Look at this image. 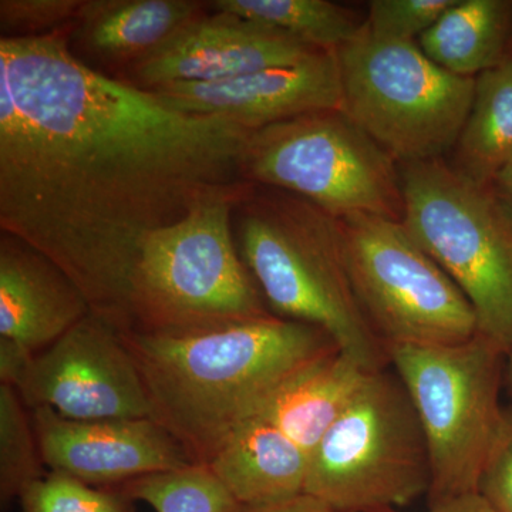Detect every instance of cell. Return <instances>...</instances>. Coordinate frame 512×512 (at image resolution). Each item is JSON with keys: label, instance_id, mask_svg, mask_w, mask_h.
Returning <instances> with one entry per match:
<instances>
[{"label": "cell", "instance_id": "cell-1", "mask_svg": "<svg viewBox=\"0 0 512 512\" xmlns=\"http://www.w3.org/2000/svg\"><path fill=\"white\" fill-rule=\"evenodd\" d=\"M254 133L97 72L64 32L0 37V229L120 332L143 242L205 202L242 200Z\"/></svg>", "mask_w": 512, "mask_h": 512}, {"label": "cell", "instance_id": "cell-2", "mask_svg": "<svg viewBox=\"0 0 512 512\" xmlns=\"http://www.w3.org/2000/svg\"><path fill=\"white\" fill-rule=\"evenodd\" d=\"M121 339L136 363L151 419L195 464L210 463L296 370L338 348L322 329L272 313L183 335L128 330Z\"/></svg>", "mask_w": 512, "mask_h": 512}, {"label": "cell", "instance_id": "cell-3", "mask_svg": "<svg viewBox=\"0 0 512 512\" xmlns=\"http://www.w3.org/2000/svg\"><path fill=\"white\" fill-rule=\"evenodd\" d=\"M238 211V249L276 316L328 333L369 372L389 362L350 284L338 218L274 188H252Z\"/></svg>", "mask_w": 512, "mask_h": 512}, {"label": "cell", "instance_id": "cell-4", "mask_svg": "<svg viewBox=\"0 0 512 512\" xmlns=\"http://www.w3.org/2000/svg\"><path fill=\"white\" fill-rule=\"evenodd\" d=\"M241 201L205 202L148 235L131 278L130 330L183 335L271 315L235 244Z\"/></svg>", "mask_w": 512, "mask_h": 512}, {"label": "cell", "instance_id": "cell-5", "mask_svg": "<svg viewBox=\"0 0 512 512\" xmlns=\"http://www.w3.org/2000/svg\"><path fill=\"white\" fill-rule=\"evenodd\" d=\"M336 56L340 110L397 164L437 160L456 146L476 77L447 72L417 42L382 39L366 25Z\"/></svg>", "mask_w": 512, "mask_h": 512}, {"label": "cell", "instance_id": "cell-6", "mask_svg": "<svg viewBox=\"0 0 512 512\" xmlns=\"http://www.w3.org/2000/svg\"><path fill=\"white\" fill-rule=\"evenodd\" d=\"M403 224L466 295L478 333L512 352V225L490 188L443 158L399 164Z\"/></svg>", "mask_w": 512, "mask_h": 512}, {"label": "cell", "instance_id": "cell-7", "mask_svg": "<svg viewBox=\"0 0 512 512\" xmlns=\"http://www.w3.org/2000/svg\"><path fill=\"white\" fill-rule=\"evenodd\" d=\"M386 352L426 439L429 507L478 494L503 420L500 389L507 356L480 333L456 345H390Z\"/></svg>", "mask_w": 512, "mask_h": 512}, {"label": "cell", "instance_id": "cell-8", "mask_svg": "<svg viewBox=\"0 0 512 512\" xmlns=\"http://www.w3.org/2000/svg\"><path fill=\"white\" fill-rule=\"evenodd\" d=\"M426 439L396 373H370L309 454L305 494L335 512L399 510L429 493Z\"/></svg>", "mask_w": 512, "mask_h": 512}, {"label": "cell", "instance_id": "cell-9", "mask_svg": "<svg viewBox=\"0 0 512 512\" xmlns=\"http://www.w3.org/2000/svg\"><path fill=\"white\" fill-rule=\"evenodd\" d=\"M249 183L289 192L326 214L403 221L399 164L342 110L261 128L242 158Z\"/></svg>", "mask_w": 512, "mask_h": 512}, {"label": "cell", "instance_id": "cell-10", "mask_svg": "<svg viewBox=\"0 0 512 512\" xmlns=\"http://www.w3.org/2000/svg\"><path fill=\"white\" fill-rule=\"evenodd\" d=\"M350 284L373 332L390 345H456L478 333L473 306L403 221L339 218Z\"/></svg>", "mask_w": 512, "mask_h": 512}, {"label": "cell", "instance_id": "cell-11", "mask_svg": "<svg viewBox=\"0 0 512 512\" xmlns=\"http://www.w3.org/2000/svg\"><path fill=\"white\" fill-rule=\"evenodd\" d=\"M13 389L29 409L49 407L70 420L151 419L120 330L93 312L36 353Z\"/></svg>", "mask_w": 512, "mask_h": 512}, {"label": "cell", "instance_id": "cell-12", "mask_svg": "<svg viewBox=\"0 0 512 512\" xmlns=\"http://www.w3.org/2000/svg\"><path fill=\"white\" fill-rule=\"evenodd\" d=\"M212 12L195 16L163 45L131 64L136 86L151 90L174 83L220 82L323 52L271 26Z\"/></svg>", "mask_w": 512, "mask_h": 512}, {"label": "cell", "instance_id": "cell-13", "mask_svg": "<svg viewBox=\"0 0 512 512\" xmlns=\"http://www.w3.org/2000/svg\"><path fill=\"white\" fill-rule=\"evenodd\" d=\"M150 92L181 113L221 117L249 131L305 114L342 109L338 56L332 50L234 79L167 84Z\"/></svg>", "mask_w": 512, "mask_h": 512}, {"label": "cell", "instance_id": "cell-14", "mask_svg": "<svg viewBox=\"0 0 512 512\" xmlns=\"http://www.w3.org/2000/svg\"><path fill=\"white\" fill-rule=\"evenodd\" d=\"M30 410L46 467L83 483L116 487L192 464L153 419L79 421L49 407Z\"/></svg>", "mask_w": 512, "mask_h": 512}, {"label": "cell", "instance_id": "cell-15", "mask_svg": "<svg viewBox=\"0 0 512 512\" xmlns=\"http://www.w3.org/2000/svg\"><path fill=\"white\" fill-rule=\"evenodd\" d=\"M89 313L86 296L50 259L0 234V338L36 355Z\"/></svg>", "mask_w": 512, "mask_h": 512}, {"label": "cell", "instance_id": "cell-16", "mask_svg": "<svg viewBox=\"0 0 512 512\" xmlns=\"http://www.w3.org/2000/svg\"><path fill=\"white\" fill-rule=\"evenodd\" d=\"M208 466L241 507L305 494L309 454L271 423L252 417L225 440Z\"/></svg>", "mask_w": 512, "mask_h": 512}, {"label": "cell", "instance_id": "cell-17", "mask_svg": "<svg viewBox=\"0 0 512 512\" xmlns=\"http://www.w3.org/2000/svg\"><path fill=\"white\" fill-rule=\"evenodd\" d=\"M370 373L342 350H329L288 377L255 417L268 421L311 454Z\"/></svg>", "mask_w": 512, "mask_h": 512}, {"label": "cell", "instance_id": "cell-18", "mask_svg": "<svg viewBox=\"0 0 512 512\" xmlns=\"http://www.w3.org/2000/svg\"><path fill=\"white\" fill-rule=\"evenodd\" d=\"M202 5L194 0H86L73 37L94 56L133 64L200 15Z\"/></svg>", "mask_w": 512, "mask_h": 512}, {"label": "cell", "instance_id": "cell-19", "mask_svg": "<svg viewBox=\"0 0 512 512\" xmlns=\"http://www.w3.org/2000/svg\"><path fill=\"white\" fill-rule=\"evenodd\" d=\"M511 42V0H456L417 45L447 72L477 77L510 55Z\"/></svg>", "mask_w": 512, "mask_h": 512}, {"label": "cell", "instance_id": "cell-20", "mask_svg": "<svg viewBox=\"0 0 512 512\" xmlns=\"http://www.w3.org/2000/svg\"><path fill=\"white\" fill-rule=\"evenodd\" d=\"M512 160V53L476 77L470 113L456 146L454 170L488 187Z\"/></svg>", "mask_w": 512, "mask_h": 512}, {"label": "cell", "instance_id": "cell-21", "mask_svg": "<svg viewBox=\"0 0 512 512\" xmlns=\"http://www.w3.org/2000/svg\"><path fill=\"white\" fill-rule=\"evenodd\" d=\"M208 5L332 52L352 40L366 22L352 9L329 0H215Z\"/></svg>", "mask_w": 512, "mask_h": 512}, {"label": "cell", "instance_id": "cell-22", "mask_svg": "<svg viewBox=\"0 0 512 512\" xmlns=\"http://www.w3.org/2000/svg\"><path fill=\"white\" fill-rule=\"evenodd\" d=\"M121 495L156 512H237L241 505L208 464H188L121 484Z\"/></svg>", "mask_w": 512, "mask_h": 512}, {"label": "cell", "instance_id": "cell-23", "mask_svg": "<svg viewBox=\"0 0 512 512\" xmlns=\"http://www.w3.org/2000/svg\"><path fill=\"white\" fill-rule=\"evenodd\" d=\"M32 410L9 384L0 383V495L9 501L46 476Z\"/></svg>", "mask_w": 512, "mask_h": 512}, {"label": "cell", "instance_id": "cell-24", "mask_svg": "<svg viewBox=\"0 0 512 512\" xmlns=\"http://www.w3.org/2000/svg\"><path fill=\"white\" fill-rule=\"evenodd\" d=\"M25 512H127L117 494L49 471L22 494Z\"/></svg>", "mask_w": 512, "mask_h": 512}, {"label": "cell", "instance_id": "cell-25", "mask_svg": "<svg viewBox=\"0 0 512 512\" xmlns=\"http://www.w3.org/2000/svg\"><path fill=\"white\" fill-rule=\"evenodd\" d=\"M456 0H373L365 22L372 35L416 42Z\"/></svg>", "mask_w": 512, "mask_h": 512}, {"label": "cell", "instance_id": "cell-26", "mask_svg": "<svg viewBox=\"0 0 512 512\" xmlns=\"http://www.w3.org/2000/svg\"><path fill=\"white\" fill-rule=\"evenodd\" d=\"M86 0H2V37H40L73 28Z\"/></svg>", "mask_w": 512, "mask_h": 512}, {"label": "cell", "instance_id": "cell-27", "mask_svg": "<svg viewBox=\"0 0 512 512\" xmlns=\"http://www.w3.org/2000/svg\"><path fill=\"white\" fill-rule=\"evenodd\" d=\"M478 494L495 512H512V409L504 410L485 460Z\"/></svg>", "mask_w": 512, "mask_h": 512}, {"label": "cell", "instance_id": "cell-28", "mask_svg": "<svg viewBox=\"0 0 512 512\" xmlns=\"http://www.w3.org/2000/svg\"><path fill=\"white\" fill-rule=\"evenodd\" d=\"M237 512H335L329 505L309 494L298 495L281 503L241 507Z\"/></svg>", "mask_w": 512, "mask_h": 512}, {"label": "cell", "instance_id": "cell-29", "mask_svg": "<svg viewBox=\"0 0 512 512\" xmlns=\"http://www.w3.org/2000/svg\"><path fill=\"white\" fill-rule=\"evenodd\" d=\"M488 188L512 225V160L498 171Z\"/></svg>", "mask_w": 512, "mask_h": 512}, {"label": "cell", "instance_id": "cell-30", "mask_svg": "<svg viewBox=\"0 0 512 512\" xmlns=\"http://www.w3.org/2000/svg\"><path fill=\"white\" fill-rule=\"evenodd\" d=\"M488 504L485 503L480 494H468L463 497L454 498V500L444 501L433 507H429L427 512H488ZM382 512H402L400 510H387Z\"/></svg>", "mask_w": 512, "mask_h": 512}, {"label": "cell", "instance_id": "cell-31", "mask_svg": "<svg viewBox=\"0 0 512 512\" xmlns=\"http://www.w3.org/2000/svg\"><path fill=\"white\" fill-rule=\"evenodd\" d=\"M508 363H507V369H505V372H507V380L508 383H510V387L512 390V352L510 355H507Z\"/></svg>", "mask_w": 512, "mask_h": 512}, {"label": "cell", "instance_id": "cell-32", "mask_svg": "<svg viewBox=\"0 0 512 512\" xmlns=\"http://www.w3.org/2000/svg\"><path fill=\"white\" fill-rule=\"evenodd\" d=\"M488 507H490V505H488ZM488 512H495V511L493 510V508L490 507V508H488Z\"/></svg>", "mask_w": 512, "mask_h": 512}, {"label": "cell", "instance_id": "cell-33", "mask_svg": "<svg viewBox=\"0 0 512 512\" xmlns=\"http://www.w3.org/2000/svg\"><path fill=\"white\" fill-rule=\"evenodd\" d=\"M511 53H512V42H511Z\"/></svg>", "mask_w": 512, "mask_h": 512}]
</instances>
